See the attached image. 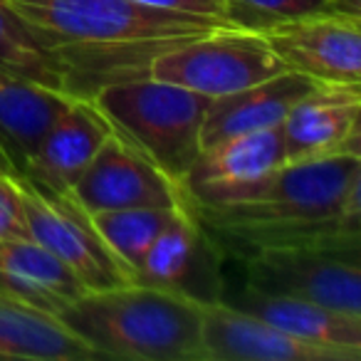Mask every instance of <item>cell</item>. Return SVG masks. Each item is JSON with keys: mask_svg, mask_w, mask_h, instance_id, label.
Wrapping results in <instances>:
<instances>
[{"mask_svg": "<svg viewBox=\"0 0 361 361\" xmlns=\"http://www.w3.org/2000/svg\"><path fill=\"white\" fill-rule=\"evenodd\" d=\"M317 85H322V82L287 70L265 82L216 97V99H211L206 116H203L201 146L208 149V146L231 139V136L282 124L287 111L302 97L310 94Z\"/></svg>", "mask_w": 361, "mask_h": 361, "instance_id": "15", "label": "cell"}, {"mask_svg": "<svg viewBox=\"0 0 361 361\" xmlns=\"http://www.w3.org/2000/svg\"><path fill=\"white\" fill-rule=\"evenodd\" d=\"M0 359L92 361L99 356L55 314L0 297Z\"/></svg>", "mask_w": 361, "mask_h": 361, "instance_id": "20", "label": "cell"}, {"mask_svg": "<svg viewBox=\"0 0 361 361\" xmlns=\"http://www.w3.org/2000/svg\"><path fill=\"white\" fill-rule=\"evenodd\" d=\"M361 0H226V23L250 32H265L285 20L307 16H341L361 18Z\"/></svg>", "mask_w": 361, "mask_h": 361, "instance_id": "22", "label": "cell"}, {"mask_svg": "<svg viewBox=\"0 0 361 361\" xmlns=\"http://www.w3.org/2000/svg\"><path fill=\"white\" fill-rule=\"evenodd\" d=\"M361 92L349 85H317L282 119L285 164L336 154L361 156Z\"/></svg>", "mask_w": 361, "mask_h": 361, "instance_id": "14", "label": "cell"}, {"mask_svg": "<svg viewBox=\"0 0 361 361\" xmlns=\"http://www.w3.org/2000/svg\"><path fill=\"white\" fill-rule=\"evenodd\" d=\"M80 50L62 47L55 37L0 0V67L11 75L62 94H77Z\"/></svg>", "mask_w": 361, "mask_h": 361, "instance_id": "17", "label": "cell"}, {"mask_svg": "<svg viewBox=\"0 0 361 361\" xmlns=\"http://www.w3.org/2000/svg\"><path fill=\"white\" fill-rule=\"evenodd\" d=\"M106 116L87 97H77L40 136L23 171L20 186L40 198L70 196L99 146L111 134Z\"/></svg>", "mask_w": 361, "mask_h": 361, "instance_id": "12", "label": "cell"}, {"mask_svg": "<svg viewBox=\"0 0 361 361\" xmlns=\"http://www.w3.org/2000/svg\"><path fill=\"white\" fill-rule=\"evenodd\" d=\"M361 18L324 13L285 20L260 32L285 70L322 85H361Z\"/></svg>", "mask_w": 361, "mask_h": 361, "instance_id": "9", "label": "cell"}, {"mask_svg": "<svg viewBox=\"0 0 361 361\" xmlns=\"http://www.w3.org/2000/svg\"><path fill=\"white\" fill-rule=\"evenodd\" d=\"M282 72H287L285 65L260 32L233 25L161 47L144 65V75L151 80L186 87L211 99Z\"/></svg>", "mask_w": 361, "mask_h": 361, "instance_id": "5", "label": "cell"}, {"mask_svg": "<svg viewBox=\"0 0 361 361\" xmlns=\"http://www.w3.org/2000/svg\"><path fill=\"white\" fill-rule=\"evenodd\" d=\"M180 208V206H178ZM178 208H121V211L92 213L90 221L102 235L111 252L121 260V265L134 272L141 267L151 243L156 240L166 223Z\"/></svg>", "mask_w": 361, "mask_h": 361, "instance_id": "21", "label": "cell"}, {"mask_svg": "<svg viewBox=\"0 0 361 361\" xmlns=\"http://www.w3.org/2000/svg\"><path fill=\"white\" fill-rule=\"evenodd\" d=\"M228 305L250 312L302 341L339 349L361 359V317L334 312L302 297L255 290L250 285L243 287L235 302H228Z\"/></svg>", "mask_w": 361, "mask_h": 361, "instance_id": "18", "label": "cell"}, {"mask_svg": "<svg viewBox=\"0 0 361 361\" xmlns=\"http://www.w3.org/2000/svg\"><path fill=\"white\" fill-rule=\"evenodd\" d=\"M70 198L87 216L121 208L183 206L178 183L114 131L75 180Z\"/></svg>", "mask_w": 361, "mask_h": 361, "instance_id": "7", "label": "cell"}, {"mask_svg": "<svg viewBox=\"0 0 361 361\" xmlns=\"http://www.w3.org/2000/svg\"><path fill=\"white\" fill-rule=\"evenodd\" d=\"M221 255L213 238L203 231L186 206L171 216L156 235L131 282L186 295L201 305L223 300V282L216 257Z\"/></svg>", "mask_w": 361, "mask_h": 361, "instance_id": "11", "label": "cell"}, {"mask_svg": "<svg viewBox=\"0 0 361 361\" xmlns=\"http://www.w3.org/2000/svg\"><path fill=\"white\" fill-rule=\"evenodd\" d=\"M77 97L37 87L0 67V171L20 180L40 136Z\"/></svg>", "mask_w": 361, "mask_h": 361, "instance_id": "16", "label": "cell"}, {"mask_svg": "<svg viewBox=\"0 0 361 361\" xmlns=\"http://www.w3.org/2000/svg\"><path fill=\"white\" fill-rule=\"evenodd\" d=\"M85 285L67 265L35 240H0V297L47 314L65 310Z\"/></svg>", "mask_w": 361, "mask_h": 361, "instance_id": "19", "label": "cell"}, {"mask_svg": "<svg viewBox=\"0 0 361 361\" xmlns=\"http://www.w3.org/2000/svg\"><path fill=\"white\" fill-rule=\"evenodd\" d=\"M201 339L206 361H361L346 351L297 339L226 300L203 305Z\"/></svg>", "mask_w": 361, "mask_h": 361, "instance_id": "13", "label": "cell"}, {"mask_svg": "<svg viewBox=\"0 0 361 361\" xmlns=\"http://www.w3.org/2000/svg\"><path fill=\"white\" fill-rule=\"evenodd\" d=\"M23 191L30 238L70 267L85 290H109L131 282L129 270L106 247L90 216L70 196L47 201L27 188Z\"/></svg>", "mask_w": 361, "mask_h": 361, "instance_id": "10", "label": "cell"}, {"mask_svg": "<svg viewBox=\"0 0 361 361\" xmlns=\"http://www.w3.org/2000/svg\"><path fill=\"white\" fill-rule=\"evenodd\" d=\"M70 50L144 52L211 32L226 20L159 11L134 0H3Z\"/></svg>", "mask_w": 361, "mask_h": 361, "instance_id": "4", "label": "cell"}, {"mask_svg": "<svg viewBox=\"0 0 361 361\" xmlns=\"http://www.w3.org/2000/svg\"><path fill=\"white\" fill-rule=\"evenodd\" d=\"M141 6L159 8V11L191 13V16H206L226 20V0H134Z\"/></svg>", "mask_w": 361, "mask_h": 361, "instance_id": "24", "label": "cell"}, {"mask_svg": "<svg viewBox=\"0 0 361 361\" xmlns=\"http://www.w3.org/2000/svg\"><path fill=\"white\" fill-rule=\"evenodd\" d=\"M57 319L99 359L206 361L203 305L186 295L124 282L109 290H87Z\"/></svg>", "mask_w": 361, "mask_h": 361, "instance_id": "2", "label": "cell"}, {"mask_svg": "<svg viewBox=\"0 0 361 361\" xmlns=\"http://www.w3.org/2000/svg\"><path fill=\"white\" fill-rule=\"evenodd\" d=\"M183 206L218 250L243 257L262 247L359 250L361 156L336 154L285 164L233 206Z\"/></svg>", "mask_w": 361, "mask_h": 361, "instance_id": "1", "label": "cell"}, {"mask_svg": "<svg viewBox=\"0 0 361 361\" xmlns=\"http://www.w3.org/2000/svg\"><path fill=\"white\" fill-rule=\"evenodd\" d=\"M20 180L0 171V240H32Z\"/></svg>", "mask_w": 361, "mask_h": 361, "instance_id": "23", "label": "cell"}, {"mask_svg": "<svg viewBox=\"0 0 361 361\" xmlns=\"http://www.w3.org/2000/svg\"><path fill=\"white\" fill-rule=\"evenodd\" d=\"M90 99L116 136L141 151L173 183H183L203 151L201 126L211 97L134 75L97 87Z\"/></svg>", "mask_w": 361, "mask_h": 361, "instance_id": "3", "label": "cell"}, {"mask_svg": "<svg viewBox=\"0 0 361 361\" xmlns=\"http://www.w3.org/2000/svg\"><path fill=\"white\" fill-rule=\"evenodd\" d=\"M280 166H285L280 124L231 136L198 154L180 183V196L191 206H233Z\"/></svg>", "mask_w": 361, "mask_h": 361, "instance_id": "8", "label": "cell"}, {"mask_svg": "<svg viewBox=\"0 0 361 361\" xmlns=\"http://www.w3.org/2000/svg\"><path fill=\"white\" fill-rule=\"evenodd\" d=\"M245 285L302 297L334 312L361 317L359 250L331 247H262L240 257Z\"/></svg>", "mask_w": 361, "mask_h": 361, "instance_id": "6", "label": "cell"}]
</instances>
